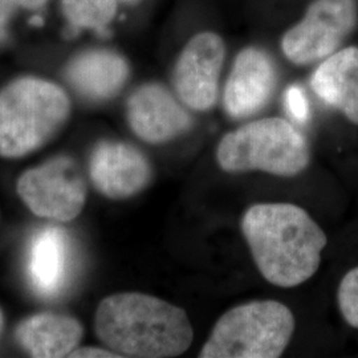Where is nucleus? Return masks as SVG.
Instances as JSON below:
<instances>
[{
	"label": "nucleus",
	"instance_id": "obj_1",
	"mask_svg": "<svg viewBox=\"0 0 358 358\" xmlns=\"http://www.w3.org/2000/svg\"><path fill=\"white\" fill-rule=\"evenodd\" d=\"M244 239L267 282L294 288L320 267L328 238L307 211L292 203H257L242 217Z\"/></svg>",
	"mask_w": 358,
	"mask_h": 358
},
{
	"label": "nucleus",
	"instance_id": "obj_2",
	"mask_svg": "<svg viewBox=\"0 0 358 358\" xmlns=\"http://www.w3.org/2000/svg\"><path fill=\"white\" fill-rule=\"evenodd\" d=\"M94 331L103 346L120 357H178L194 338L182 308L140 292L105 297L94 315Z\"/></svg>",
	"mask_w": 358,
	"mask_h": 358
},
{
	"label": "nucleus",
	"instance_id": "obj_3",
	"mask_svg": "<svg viewBox=\"0 0 358 358\" xmlns=\"http://www.w3.org/2000/svg\"><path fill=\"white\" fill-rule=\"evenodd\" d=\"M72 115L64 88L48 78L16 77L0 88V158L17 159L55 140Z\"/></svg>",
	"mask_w": 358,
	"mask_h": 358
},
{
	"label": "nucleus",
	"instance_id": "obj_4",
	"mask_svg": "<svg viewBox=\"0 0 358 358\" xmlns=\"http://www.w3.org/2000/svg\"><path fill=\"white\" fill-rule=\"evenodd\" d=\"M304 134L287 120L262 118L227 133L217 149V161L227 173L263 171L294 177L309 165Z\"/></svg>",
	"mask_w": 358,
	"mask_h": 358
},
{
	"label": "nucleus",
	"instance_id": "obj_5",
	"mask_svg": "<svg viewBox=\"0 0 358 358\" xmlns=\"http://www.w3.org/2000/svg\"><path fill=\"white\" fill-rule=\"evenodd\" d=\"M294 313L275 300H257L227 310L202 348L201 358L280 357L294 336Z\"/></svg>",
	"mask_w": 358,
	"mask_h": 358
},
{
	"label": "nucleus",
	"instance_id": "obj_6",
	"mask_svg": "<svg viewBox=\"0 0 358 358\" xmlns=\"http://www.w3.org/2000/svg\"><path fill=\"white\" fill-rule=\"evenodd\" d=\"M16 192L34 215L57 223L75 220L88 198L81 169L68 155H56L27 169L16 182Z\"/></svg>",
	"mask_w": 358,
	"mask_h": 358
},
{
	"label": "nucleus",
	"instance_id": "obj_7",
	"mask_svg": "<svg viewBox=\"0 0 358 358\" xmlns=\"http://www.w3.org/2000/svg\"><path fill=\"white\" fill-rule=\"evenodd\" d=\"M356 0H315L304 17L282 40L285 57L296 65L329 57L357 24Z\"/></svg>",
	"mask_w": 358,
	"mask_h": 358
},
{
	"label": "nucleus",
	"instance_id": "obj_8",
	"mask_svg": "<svg viewBox=\"0 0 358 358\" xmlns=\"http://www.w3.org/2000/svg\"><path fill=\"white\" fill-rule=\"evenodd\" d=\"M224 57L226 47L217 34L201 32L190 38L173 72V85L180 103L198 112L214 106Z\"/></svg>",
	"mask_w": 358,
	"mask_h": 358
},
{
	"label": "nucleus",
	"instance_id": "obj_9",
	"mask_svg": "<svg viewBox=\"0 0 358 358\" xmlns=\"http://www.w3.org/2000/svg\"><path fill=\"white\" fill-rule=\"evenodd\" d=\"M90 178L94 189L115 201L143 192L153 176L146 155L127 142H99L90 157Z\"/></svg>",
	"mask_w": 358,
	"mask_h": 358
},
{
	"label": "nucleus",
	"instance_id": "obj_10",
	"mask_svg": "<svg viewBox=\"0 0 358 358\" xmlns=\"http://www.w3.org/2000/svg\"><path fill=\"white\" fill-rule=\"evenodd\" d=\"M180 100L161 84L148 83L134 90L127 103V120L142 141L161 145L192 128V117Z\"/></svg>",
	"mask_w": 358,
	"mask_h": 358
},
{
	"label": "nucleus",
	"instance_id": "obj_11",
	"mask_svg": "<svg viewBox=\"0 0 358 358\" xmlns=\"http://www.w3.org/2000/svg\"><path fill=\"white\" fill-rule=\"evenodd\" d=\"M276 87V68L266 53L255 47L241 52L227 78L223 103L232 118H247L268 103Z\"/></svg>",
	"mask_w": 358,
	"mask_h": 358
},
{
	"label": "nucleus",
	"instance_id": "obj_12",
	"mask_svg": "<svg viewBox=\"0 0 358 358\" xmlns=\"http://www.w3.org/2000/svg\"><path fill=\"white\" fill-rule=\"evenodd\" d=\"M65 80L78 96L103 103L117 96L130 76L127 59L110 50L92 48L78 52L66 63Z\"/></svg>",
	"mask_w": 358,
	"mask_h": 358
},
{
	"label": "nucleus",
	"instance_id": "obj_13",
	"mask_svg": "<svg viewBox=\"0 0 358 358\" xmlns=\"http://www.w3.org/2000/svg\"><path fill=\"white\" fill-rule=\"evenodd\" d=\"M71 242L63 229L48 226L36 231L28 244L27 275L32 289L41 297L63 292L71 272Z\"/></svg>",
	"mask_w": 358,
	"mask_h": 358
},
{
	"label": "nucleus",
	"instance_id": "obj_14",
	"mask_svg": "<svg viewBox=\"0 0 358 358\" xmlns=\"http://www.w3.org/2000/svg\"><path fill=\"white\" fill-rule=\"evenodd\" d=\"M84 336L76 317L62 313L41 312L19 322L15 337L31 357H71Z\"/></svg>",
	"mask_w": 358,
	"mask_h": 358
},
{
	"label": "nucleus",
	"instance_id": "obj_15",
	"mask_svg": "<svg viewBox=\"0 0 358 358\" xmlns=\"http://www.w3.org/2000/svg\"><path fill=\"white\" fill-rule=\"evenodd\" d=\"M310 87L324 103L358 125V48L348 47L324 59L310 78Z\"/></svg>",
	"mask_w": 358,
	"mask_h": 358
},
{
	"label": "nucleus",
	"instance_id": "obj_16",
	"mask_svg": "<svg viewBox=\"0 0 358 358\" xmlns=\"http://www.w3.org/2000/svg\"><path fill=\"white\" fill-rule=\"evenodd\" d=\"M118 0H59L65 20L73 31L106 32L117 13Z\"/></svg>",
	"mask_w": 358,
	"mask_h": 358
},
{
	"label": "nucleus",
	"instance_id": "obj_17",
	"mask_svg": "<svg viewBox=\"0 0 358 358\" xmlns=\"http://www.w3.org/2000/svg\"><path fill=\"white\" fill-rule=\"evenodd\" d=\"M338 308L346 322L358 329V267L350 269L340 282Z\"/></svg>",
	"mask_w": 358,
	"mask_h": 358
},
{
	"label": "nucleus",
	"instance_id": "obj_18",
	"mask_svg": "<svg viewBox=\"0 0 358 358\" xmlns=\"http://www.w3.org/2000/svg\"><path fill=\"white\" fill-rule=\"evenodd\" d=\"M284 101H285L287 113L291 115V118H294L297 124L307 122L310 117V110H309V103L304 90L297 85L289 87L285 92Z\"/></svg>",
	"mask_w": 358,
	"mask_h": 358
},
{
	"label": "nucleus",
	"instance_id": "obj_19",
	"mask_svg": "<svg viewBox=\"0 0 358 358\" xmlns=\"http://www.w3.org/2000/svg\"><path fill=\"white\" fill-rule=\"evenodd\" d=\"M71 357H81V358H117L120 357L117 353L113 350H110L109 348L103 346H78L75 349L71 355Z\"/></svg>",
	"mask_w": 358,
	"mask_h": 358
},
{
	"label": "nucleus",
	"instance_id": "obj_20",
	"mask_svg": "<svg viewBox=\"0 0 358 358\" xmlns=\"http://www.w3.org/2000/svg\"><path fill=\"white\" fill-rule=\"evenodd\" d=\"M15 7L13 0H0V36L6 32V27L13 16Z\"/></svg>",
	"mask_w": 358,
	"mask_h": 358
},
{
	"label": "nucleus",
	"instance_id": "obj_21",
	"mask_svg": "<svg viewBox=\"0 0 358 358\" xmlns=\"http://www.w3.org/2000/svg\"><path fill=\"white\" fill-rule=\"evenodd\" d=\"M16 7H22L28 11H36L43 8L48 0H13Z\"/></svg>",
	"mask_w": 358,
	"mask_h": 358
},
{
	"label": "nucleus",
	"instance_id": "obj_22",
	"mask_svg": "<svg viewBox=\"0 0 358 358\" xmlns=\"http://www.w3.org/2000/svg\"><path fill=\"white\" fill-rule=\"evenodd\" d=\"M3 327H4V315H3V310L0 308V334H1V331H3Z\"/></svg>",
	"mask_w": 358,
	"mask_h": 358
},
{
	"label": "nucleus",
	"instance_id": "obj_23",
	"mask_svg": "<svg viewBox=\"0 0 358 358\" xmlns=\"http://www.w3.org/2000/svg\"><path fill=\"white\" fill-rule=\"evenodd\" d=\"M121 1H124V3H136L137 0H121Z\"/></svg>",
	"mask_w": 358,
	"mask_h": 358
}]
</instances>
